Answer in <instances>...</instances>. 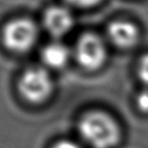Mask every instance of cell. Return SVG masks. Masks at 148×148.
<instances>
[{"label":"cell","mask_w":148,"mask_h":148,"mask_svg":"<svg viewBox=\"0 0 148 148\" xmlns=\"http://www.w3.org/2000/svg\"><path fill=\"white\" fill-rule=\"evenodd\" d=\"M78 131L92 148H113L121 140V130L116 121L103 111L86 113L78 123Z\"/></svg>","instance_id":"cell-1"},{"label":"cell","mask_w":148,"mask_h":148,"mask_svg":"<svg viewBox=\"0 0 148 148\" xmlns=\"http://www.w3.org/2000/svg\"><path fill=\"white\" fill-rule=\"evenodd\" d=\"M38 27L28 18H17L3 28L2 40L7 48L13 52L23 53L29 50L37 41Z\"/></svg>","instance_id":"cell-2"},{"label":"cell","mask_w":148,"mask_h":148,"mask_svg":"<svg viewBox=\"0 0 148 148\" xmlns=\"http://www.w3.org/2000/svg\"><path fill=\"white\" fill-rule=\"evenodd\" d=\"M75 56L79 65L85 70H98L107 60L106 45L97 34L87 32L77 40Z\"/></svg>","instance_id":"cell-3"},{"label":"cell","mask_w":148,"mask_h":148,"mask_svg":"<svg viewBox=\"0 0 148 148\" xmlns=\"http://www.w3.org/2000/svg\"><path fill=\"white\" fill-rule=\"evenodd\" d=\"M21 93L32 103L44 102L53 91V82L47 71L35 67L24 73L19 82Z\"/></svg>","instance_id":"cell-4"},{"label":"cell","mask_w":148,"mask_h":148,"mask_svg":"<svg viewBox=\"0 0 148 148\" xmlns=\"http://www.w3.org/2000/svg\"><path fill=\"white\" fill-rule=\"evenodd\" d=\"M110 42L118 48L128 49L136 45L140 39V30L136 24L127 20H116L107 28Z\"/></svg>","instance_id":"cell-5"},{"label":"cell","mask_w":148,"mask_h":148,"mask_svg":"<svg viewBox=\"0 0 148 148\" xmlns=\"http://www.w3.org/2000/svg\"><path fill=\"white\" fill-rule=\"evenodd\" d=\"M44 25L54 37H61L73 28L74 16L65 7L53 6L45 10Z\"/></svg>","instance_id":"cell-6"},{"label":"cell","mask_w":148,"mask_h":148,"mask_svg":"<svg viewBox=\"0 0 148 148\" xmlns=\"http://www.w3.org/2000/svg\"><path fill=\"white\" fill-rule=\"evenodd\" d=\"M42 58L45 63L51 68H62L70 59V51L66 45L60 42H52L42 50Z\"/></svg>","instance_id":"cell-7"},{"label":"cell","mask_w":148,"mask_h":148,"mask_svg":"<svg viewBox=\"0 0 148 148\" xmlns=\"http://www.w3.org/2000/svg\"><path fill=\"white\" fill-rule=\"evenodd\" d=\"M138 75L140 81L148 86V54L143 55L139 60Z\"/></svg>","instance_id":"cell-8"},{"label":"cell","mask_w":148,"mask_h":148,"mask_svg":"<svg viewBox=\"0 0 148 148\" xmlns=\"http://www.w3.org/2000/svg\"><path fill=\"white\" fill-rule=\"evenodd\" d=\"M64 1L71 6L77 7V8L89 9L98 5L103 0H64Z\"/></svg>","instance_id":"cell-9"},{"label":"cell","mask_w":148,"mask_h":148,"mask_svg":"<svg viewBox=\"0 0 148 148\" xmlns=\"http://www.w3.org/2000/svg\"><path fill=\"white\" fill-rule=\"evenodd\" d=\"M138 109L143 113H148V91L144 90L138 93L136 98Z\"/></svg>","instance_id":"cell-10"},{"label":"cell","mask_w":148,"mask_h":148,"mask_svg":"<svg viewBox=\"0 0 148 148\" xmlns=\"http://www.w3.org/2000/svg\"><path fill=\"white\" fill-rule=\"evenodd\" d=\"M53 148H81V147L75 142H72V140H60L59 143H57L55 145L53 146Z\"/></svg>","instance_id":"cell-11"}]
</instances>
